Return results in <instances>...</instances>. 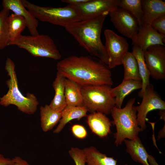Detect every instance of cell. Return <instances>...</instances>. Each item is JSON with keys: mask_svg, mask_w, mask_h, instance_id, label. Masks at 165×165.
<instances>
[{"mask_svg": "<svg viewBox=\"0 0 165 165\" xmlns=\"http://www.w3.org/2000/svg\"><path fill=\"white\" fill-rule=\"evenodd\" d=\"M57 69L64 78L81 86L113 84L110 68L94 57L72 55L58 62Z\"/></svg>", "mask_w": 165, "mask_h": 165, "instance_id": "cell-1", "label": "cell"}, {"mask_svg": "<svg viewBox=\"0 0 165 165\" xmlns=\"http://www.w3.org/2000/svg\"><path fill=\"white\" fill-rule=\"evenodd\" d=\"M107 14L74 23L65 29L90 56L97 57L108 65V57L101 40V34Z\"/></svg>", "mask_w": 165, "mask_h": 165, "instance_id": "cell-2", "label": "cell"}, {"mask_svg": "<svg viewBox=\"0 0 165 165\" xmlns=\"http://www.w3.org/2000/svg\"><path fill=\"white\" fill-rule=\"evenodd\" d=\"M15 65L9 58H7L5 69L9 79L6 81L8 88L7 93L0 99V104L5 107L14 105L23 113L28 114H34L36 111L39 104L35 95L27 93L24 96L20 91L15 70Z\"/></svg>", "mask_w": 165, "mask_h": 165, "instance_id": "cell-3", "label": "cell"}, {"mask_svg": "<svg viewBox=\"0 0 165 165\" xmlns=\"http://www.w3.org/2000/svg\"><path fill=\"white\" fill-rule=\"evenodd\" d=\"M135 98L129 99L123 108L114 106L111 112L113 123L116 132L114 134V143L117 147L125 139L133 140L138 137L141 132L137 117L136 106L134 105Z\"/></svg>", "mask_w": 165, "mask_h": 165, "instance_id": "cell-4", "label": "cell"}, {"mask_svg": "<svg viewBox=\"0 0 165 165\" xmlns=\"http://www.w3.org/2000/svg\"><path fill=\"white\" fill-rule=\"evenodd\" d=\"M24 6L38 20L64 27L81 20L73 7L68 5L63 7H43L21 0Z\"/></svg>", "mask_w": 165, "mask_h": 165, "instance_id": "cell-5", "label": "cell"}, {"mask_svg": "<svg viewBox=\"0 0 165 165\" xmlns=\"http://www.w3.org/2000/svg\"><path fill=\"white\" fill-rule=\"evenodd\" d=\"M9 45H15L23 49L35 57L49 58L56 60L60 59L61 57L53 41L47 35H20L9 42Z\"/></svg>", "mask_w": 165, "mask_h": 165, "instance_id": "cell-6", "label": "cell"}, {"mask_svg": "<svg viewBox=\"0 0 165 165\" xmlns=\"http://www.w3.org/2000/svg\"><path fill=\"white\" fill-rule=\"evenodd\" d=\"M111 87L105 85L82 86L83 106L91 113L99 112L106 115L110 114L115 105Z\"/></svg>", "mask_w": 165, "mask_h": 165, "instance_id": "cell-7", "label": "cell"}, {"mask_svg": "<svg viewBox=\"0 0 165 165\" xmlns=\"http://www.w3.org/2000/svg\"><path fill=\"white\" fill-rule=\"evenodd\" d=\"M142 98L141 104L136 106L138 112L137 119L141 132L145 130L146 127L145 122L149 112L155 110H165V101L154 90L152 84L150 83L146 87Z\"/></svg>", "mask_w": 165, "mask_h": 165, "instance_id": "cell-8", "label": "cell"}, {"mask_svg": "<svg viewBox=\"0 0 165 165\" xmlns=\"http://www.w3.org/2000/svg\"><path fill=\"white\" fill-rule=\"evenodd\" d=\"M104 34L108 57V66L111 69L122 64L123 59L128 52L127 40L110 29L105 30Z\"/></svg>", "mask_w": 165, "mask_h": 165, "instance_id": "cell-9", "label": "cell"}, {"mask_svg": "<svg viewBox=\"0 0 165 165\" xmlns=\"http://www.w3.org/2000/svg\"><path fill=\"white\" fill-rule=\"evenodd\" d=\"M108 14L111 21L118 31L133 41L138 30L137 19L128 11L119 7Z\"/></svg>", "mask_w": 165, "mask_h": 165, "instance_id": "cell-10", "label": "cell"}, {"mask_svg": "<svg viewBox=\"0 0 165 165\" xmlns=\"http://www.w3.org/2000/svg\"><path fill=\"white\" fill-rule=\"evenodd\" d=\"M145 61L150 76L156 80L165 79V47L156 45L144 52Z\"/></svg>", "mask_w": 165, "mask_h": 165, "instance_id": "cell-11", "label": "cell"}, {"mask_svg": "<svg viewBox=\"0 0 165 165\" xmlns=\"http://www.w3.org/2000/svg\"><path fill=\"white\" fill-rule=\"evenodd\" d=\"M118 1L119 0H89L80 5L72 6L75 9L81 20H84L105 14H108L118 7Z\"/></svg>", "mask_w": 165, "mask_h": 165, "instance_id": "cell-12", "label": "cell"}, {"mask_svg": "<svg viewBox=\"0 0 165 165\" xmlns=\"http://www.w3.org/2000/svg\"><path fill=\"white\" fill-rule=\"evenodd\" d=\"M165 36L155 30L151 25H139L138 30L133 45L139 47L144 52L149 46L156 45L164 46Z\"/></svg>", "mask_w": 165, "mask_h": 165, "instance_id": "cell-13", "label": "cell"}, {"mask_svg": "<svg viewBox=\"0 0 165 165\" xmlns=\"http://www.w3.org/2000/svg\"><path fill=\"white\" fill-rule=\"evenodd\" d=\"M3 8L11 10L14 13L23 17L26 22V27L31 35L36 36L39 34L37 29L38 24V20L26 9L21 0H3Z\"/></svg>", "mask_w": 165, "mask_h": 165, "instance_id": "cell-14", "label": "cell"}, {"mask_svg": "<svg viewBox=\"0 0 165 165\" xmlns=\"http://www.w3.org/2000/svg\"><path fill=\"white\" fill-rule=\"evenodd\" d=\"M87 123L92 132L101 138L107 137L111 132L112 123L105 114L92 113L87 117Z\"/></svg>", "mask_w": 165, "mask_h": 165, "instance_id": "cell-15", "label": "cell"}, {"mask_svg": "<svg viewBox=\"0 0 165 165\" xmlns=\"http://www.w3.org/2000/svg\"><path fill=\"white\" fill-rule=\"evenodd\" d=\"M143 16L141 21L143 25H151L159 17L165 15V2L162 0H142Z\"/></svg>", "mask_w": 165, "mask_h": 165, "instance_id": "cell-16", "label": "cell"}, {"mask_svg": "<svg viewBox=\"0 0 165 165\" xmlns=\"http://www.w3.org/2000/svg\"><path fill=\"white\" fill-rule=\"evenodd\" d=\"M141 81L134 79H123L117 86L111 88V91L115 98V106L121 108L125 97L134 90L141 89Z\"/></svg>", "mask_w": 165, "mask_h": 165, "instance_id": "cell-17", "label": "cell"}, {"mask_svg": "<svg viewBox=\"0 0 165 165\" xmlns=\"http://www.w3.org/2000/svg\"><path fill=\"white\" fill-rule=\"evenodd\" d=\"M124 141L126 152L134 161L143 165H150L148 160V154L138 136L133 140L125 139Z\"/></svg>", "mask_w": 165, "mask_h": 165, "instance_id": "cell-18", "label": "cell"}, {"mask_svg": "<svg viewBox=\"0 0 165 165\" xmlns=\"http://www.w3.org/2000/svg\"><path fill=\"white\" fill-rule=\"evenodd\" d=\"M65 78L57 72L52 84L55 95L49 105L51 108L57 111L62 112L67 106L65 97Z\"/></svg>", "mask_w": 165, "mask_h": 165, "instance_id": "cell-19", "label": "cell"}, {"mask_svg": "<svg viewBox=\"0 0 165 165\" xmlns=\"http://www.w3.org/2000/svg\"><path fill=\"white\" fill-rule=\"evenodd\" d=\"M88 111L87 108L84 106H67L62 111L61 118L53 133L56 134L59 133L68 123L74 119L80 120L86 116Z\"/></svg>", "mask_w": 165, "mask_h": 165, "instance_id": "cell-20", "label": "cell"}, {"mask_svg": "<svg viewBox=\"0 0 165 165\" xmlns=\"http://www.w3.org/2000/svg\"><path fill=\"white\" fill-rule=\"evenodd\" d=\"M82 86L75 82L65 78V97L67 106H83Z\"/></svg>", "mask_w": 165, "mask_h": 165, "instance_id": "cell-21", "label": "cell"}, {"mask_svg": "<svg viewBox=\"0 0 165 165\" xmlns=\"http://www.w3.org/2000/svg\"><path fill=\"white\" fill-rule=\"evenodd\" d=\"M40 113L41 128L45 132L52 130L59 122L62 116V112L55 111L47 104L40 107Z\"/></svg>", "mask_w": 165, "mask_h": 165, "instance_id": "cell-22", "label": "cell"}, {"mask_svg": "<svg viewBox=\"0 0 165 165\" xmlns=\"http://www.w3.org/2000/svg\"><path fill=\"white\" fill-rule=\"evenodd\" d=\"M132 49V53L136 60L142 83V87L138 93V96L142 98L146 87L150 83V75L145 61L144 52L135 45H133Z\"/></svg>", "mask_w": 165, "mask_h": 165, "instance_id": "cell-23", "label": "cell"}, {"mask_svg": "<svg viewBox=\"0 0 165 165\" xmlns=\"http://www.w3.org/2000/svg\"><path fill=\"white\" fill-rule=\"evenodd\" d=\"M83 149L86 155V165H117L116 160L113 157H108L94 147H86Z\"/></svg>", "mask_w": 165, "mask_h": 165, "instance_id": "cell-24", "label": "cell"}, {"mask_svg": "<svg viewBox=\"0 0 165 165\" xmlns=\"http://www.w3.org/2000/svg\"><path fill=\"white\" fill-rule=\"evenodd\" d=\"M7 22L9 42L21 35L27 24L23 17L14 13L9 16Z\"/></svg>", "mask_w": 165, "mask_h": 165, "instance_id": "cell-25", "label": "cell"}, {"mask_svg": "<svg viewBox=\"0 0 165 165\" xmlns=\"http://www.w3.org/2000/svg\"><path fill=\"white\" fill-rule=\"evenodd\" d=\"M124 69L123 79H134L141 80L136 60L132 52H128L122 62Z\"/></svg>", "mask_w": 165, "mask_h": 165, "instance_id": "cell-26", "label": "cell"}, {"mask_svg": "<svg viewBox=\"0 0 165 165\" xmlns=\"http://www.w3.org/2000/svg\"><path fill=\"white\" fill-rule=\"evenodd\" d=\"M118 6L132 14L137 20L139 25L141 24L143 16L141 0H119Z\"/></svg>", "mask_w": 165, "mask_h": 165, "instance_id": "cell-27", "label": "cell"}, {"mask_svg": "<svg viewBox=\"0 0 165 165\" xmlns=\"http://www.w3.org/2000/svg\"><path fill=\"white\" fill-rule=\"evenodd\" d=\"M9 10L3 8L0 10V51L8 46L9 34L7 19Z\"/></svg>", "mask_w": 165, "mask_h": 165, "instance_id": "cell-28", "label": "cell"}, {"mask_svg": "<svg viewBox=\"0 0 165 165\" xmlns=\"http://www.w3.org/2000/svg\"><path fill=\"white\" fill-rule=\"evenodd\" d=\"M70 156L73 160L75 165H85L86 159L83 149L72 147L68 151Z\"/></svg>", "mask_w": 165, "mask_h": 165, "instance_id": "cell-29", "label": "cell"}, {"mask_svg": "<svg viewBox=\"0 0 165 165\" xmlns=\"http://www.w3.org/2000/svg\"><path fill=\"white\" fill-rule=\"evenodd\" d=\"M151 25L158 32L165 36V15L161 16L155 20Z\"/></svg>", "mask_w": 165, "mask_h": 165, "instance_id": "cell-30", "label": "cell"}, {"mask_svg": "<svg viewBox=\"0 0 165 165\" xmlns=\"http://www.w3.org/2000/svg\"><path fill=\"white\" fill-rule=\"evenodd\" d=\"M71 131L75 137L79 139L85 138L87 136V131L83 126L75 124L71 127Z\"/></svg>", "mask_w": 165, "mask_h": 165, "instance_id": "cell-31", "label": "cell"}, {"mask_svg": "<svg viewBox=\"0 0 165 165\" xmlns=\"http://www.w3.org/2000/svg\"><path fill=\"white\" fill-rule=\"evenodd\" d=\"M13 162L10 165H30L26 160L19 156L13 158Z\"/></svg>", "mask_w": 165, "mask_h": 165, "instance_id": "cell-32", "label": "cell"}, {"mask_svg": "<svg viewBox=\"0 0 165 165\" xmlns=\"http://www.w3.org/2000/svg\"><path fill=\"white\" fill-rule=\"evenodd\" d=\"M89 0H62L61 1L72 6H78L87 2Z\"/></svg>", "mask_w": 165, "mask_h": 165, "instance_id": "cell-33", "label": "cell"}, {"mask_svg": "<svg viewBox=\"0 0 165 165\" xmlns=\"http://www.w3.org/2000/svg\"><path fill=\"white\" fill-rule=\"evenodd\" d=\"M12 162V159L6 158L0 153V165H10Z\"/></svg>", "mask_w": 165, "mask_h": 165, "instance_id": "cell-34", "label": "cell"}, {"mask_svg": "<svg viewBox=\"0 0 165 165\" xmlns=\"http://www.w3.org/2000/svg\"><path fill=\"white\" fill-rule=\"evenodd\" d=\"M148 160L150 165H159L155 158L152 155L149 154L148 155Z\"/></svg>", "mask_w": 165, "mask_h": 165, "instance_id": "cell-35", "label": "cell"}, {"mask_svg": "<svg viewBox=\"0 0 165 165\" xmlns=\"http://www.w3.org/2000/svg\"><path fill=\"white\" fill-rule=\"evenodd\" d=\"M165 124L164 123V126L159 132L157 137L158 140L160 139L161 138H165Z\"/></svg>", "mask_w": 165, "mask_h": 165, "instance_id": "cell-36", "label": "cell"}, {"mask_svg": "<svg viewBox=\"0 0 165 165\" xmlns=\"http://www.w3.org/2000/svg\"><path fill=\"white\" fill-rule=\"evenodd\" d=\"M165 110H160L159 113V114L160 115L161 118L162 119L164 120L165 121Z\"/></svg>", "mask_w": 165, "mask_h": 165, "instance_id": "cell-37", "label": "cell"}, {"mask_svg": "<svg viewBox=\"0 0 165 165\" xmlns=\"http://www.w3.org/2000/svg\"></svg>", "mask_w": 165, "mask_h": 165, "instance_id": "cell-38", "label": "cell"}]
</instances>
